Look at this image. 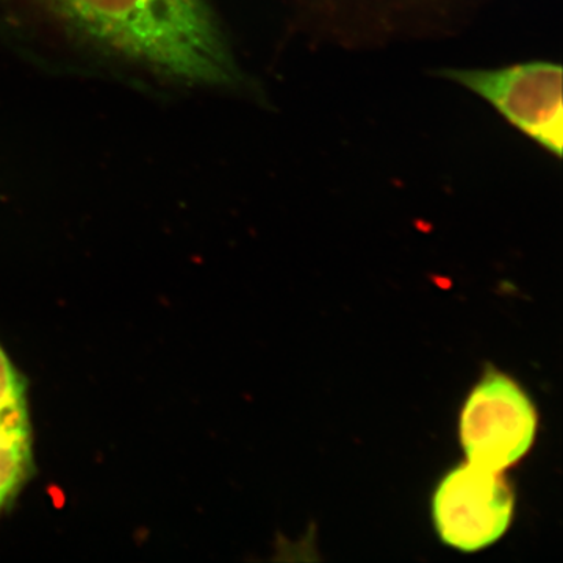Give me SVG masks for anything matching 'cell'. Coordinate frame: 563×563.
I'll return each mask as SVG.
<instances>
[{"mask_svg":"<svg viewBox=\"0 0 563 563\" xmlns=\"http://www.w3.org/2000/svg\"><path fill=\"white\" fill-rule=\"evenodd\" d=\"M74 31L165 79L195 87L240 84L209 0H43Z\"/></svg>","mask_w":563,"mask_h":563,"instance_id":"1","label":"cell"},{"mask_svg":"<svg viewBox=\"0 0 563 563\" xmlns=\"http://www.w3.org/2000/svg\"><path fill=\"white\" fill-rule=\"evenodd\" d=\"M446 77L483 98L515 129L561 158V65L529 62L499 69H450Z\"/></svg>","mask_w":563,"mask_h":563,"instance_id":"2","label":"cell"},{"mask_svg":"<svg viewBox=\"0 0 563 563\" xmlns=\"http://www.w3.org/2000/svg\"><path fill=\"white\" fill-rule=\"evenodd\" d=\"M459 433L466 461L503 472L531 450L537 410L520 385L490 369L466 398Z\"/></svg>","mask_w":563,"mask_h":563,"instance_id":"3","label":"cell"},{"mask_svg":"<svg viewBox=\"0 0 563 563\" xmlns=\"http://www.w3.org/2000/svg\"><path fill=\"white\" fill-rule=\"evenodd\" d=\"M514 507L501 472L468 462L448 473L433 493V525L448 547L476 553L501 539L512 523Z\"/></svg>","mask_w":563,"mask_h":563,"instance_id":"4","label":"cell"},{"mask_svg":"<svg viewBox=\"0 0 563 563\" xmlns=\"http://www.w3.org/2000/svg\"><path fill=\"white\" fill-rule=\"evenodd\" d=\"M33 472L29 401L0 406V514L14 503Z\"/></svg>","mask_w":563,"mask_h":563,"instance_id":"5","label":"cell"},{"mask_svg":"<svg viewBox=\"0 0 563 563\" xmlns=\"http://www.w3.org/2000/svg\"><path fill=\"white\" fill-rule=\"evenodd\" d=\"M27 401V380L0 344V406Z\"/></svg>","mask_w":563,"mask_h":563,"instance_id":"6","label":"cell"}]
</instances>
